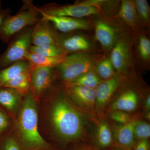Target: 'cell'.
<instances>
[{"label": "cell", "mask_w": 150, "mask_h": 150, "mask_svg": "<svg viewBox=\"0 0 150 150\" xmlns=\"http://www.w3.org/2000/svg\"><path fill=\"white\" fill-rule=\"evenodd\" d=\"M95 123L73 104L64 84L53 86L38 102L40 134L58 149L89 141Z\"/></svg>", "instance_id": "6da1fadb"}, {"label": "cell", "mask_w": 150, "mask_h": 150, "mask_svg": "<svg viewBox=\"0 0 150 150\" xmlns=\"http://www.w3.org/2000/svg\"><path fill=\"white\" fill-rule=\"evenodd\" d=\"M12 133L23 150H60L44 139L38 126V102L31 92L24 96L14 120Z\"/></svg>", "instance_id": "7a4b0ae2"}, {"label": "cell", "mask_w": 150, "mask_h": 150, "mask_svg": "<svg viewBox=\"0 0 150 150\" xmlns=\"http://www.w3.org/2000/svg\"><path fill=\"white\" fill-rule=\"evenodd\" d=\"M37 7L32 1H23L22 6L14 16L6 17L0 26V39L8 43L11 39L26 28L34 26L40 19Z\"/></svg>", "instance_id": "3957f363"}, {"label": "cell", "mask_w": 150, "mask_h": 150, "mask_svg": "<svg viewBox=\"0 0 150 150\" xmlns=\"http://www.w3.org/2000/svg\"><path fill=\"white\" fill-rule=\"evenodd\" d=\"M97 59L87 53H78L67 55L57 67V74L63 83L68 82L93 69Z\"/></svg>", "instance_id": "277c9868"}, {"label": "cell", "mask_w": 150, "mask_h": 150, "mask_svg": "<svg viewBox=\"0 0 150 150\" xmlns=\"http://www.w3.org/2000/svg\"><path fill=\"white\" fill-rule=\"evenodd\" d=\"M33 27L26 28L11 39L8 43L6 50L0 55V70L25 59V55L32 46L31 35Z\"/></svg>", "instance_id": "5b68a950"}, {"label": "cell", "mask_w": 150, "mask_h": 150, "mask_svg": "<svg viewBox=\"0 0 150 150\" xmlns=\"http://www.w3.org/2000/svg\"><path fill=\"white\" fill-rule=\"evenodd\" d=\"M37 9L41 15L77 18L98 14L100 12L98 6L88 4L84 2L64 6H59L55 4H47L40 7H37Z\"/></svg>", "instance_id": "8992f818"}, {"label": "cell", "mask_w": 150, "mask_h": 150, "mask_svg": "<svg viewBox=\"0 0 150 150\" xmlns=\"http://www.w3.org/2000/svg\"><path fill=\"white\" fill-rule=\"evenodd\" d=\"M126 80V76L116 73L112 78L103 81L95 89L96 112L98 119L104 118L106 108Z\"/></svg>", "instance_id": "52a82bcc"}, {"label": "cell", "mask_w": 150, "mask_h": 150, "mask_svg": "<svg viewBox=\"0 0 150 150\" xmlns=\"http://www.w3.org/2000/svg\"><path fill=\"white\" fill-rule=\"evenodd\" d=\"M65 86L67 94L75 106L96 123L97 122L95 89L81 86Z\"/></svg>", "instance_id": "ba28073f"}, {"label": "cell", "mask_w": 150, "mask_h": 150, "mask_svg": "<svg viewBox=\"0 0 150 150\" xmlns=\"http://www.w3.org/2000/svg\"><path fill=\"white\" fill-rule=\"evenodd\" d=\"M56 68L43 67L32 70L30 76V92L39 102L54 85L58 77Z\"/></svg>", "instance_id": "9c48e42d"}, {"label": "cell", "mask_w": 150, "mask_h": 150, "mask_svg": "<svg viewBox=\"0 0 150 150\" xmlns=\"http://www.w3.org/2000/svg\"><path fill=\"white\" fill-rule=\"evenodd\" d=\"M144 99V97L135 89L129 88L125 90L112 100L105 110L104 118L107 112L113 110L133 114L141 113L137 111L142 108Z\"/></svg>", "instance_id": "30bf717a"}, {"label": "cell", "mask_w": 150, "mask_h": 150, "mask_svg": "<svg viewBox=\"0 0 150 150\" xmlns=\"http://www.w3.org/2000/svg\"><path fill=\"white\" fill-rule=\"evenodd\" d=\"M59 33L54 25L48 20L40 19L33 26L31 35L33 46L58 45Z\"/></svg>", "instance_id": "8fae6325"}, {"label": "cell", "mask_w": 150, "mask_h": 150, "mask_svg": "<svg viewBox=\"0 0 150 150\" xmlns=\"http://www.w3.org/2000/svg\"><path fill=\"white\" fill-rule=\"evenodd\" d=\"M109 58L117 74L126 76L131 59L129 41L125 37L118 39L112 49Z\"/></svg>", "instance_id": "7c38bea8"}, {"label": "cell", "mask_w": 150, "mask_h": 150, "mask_svg": "<svg viewBox=\"0 0 150 150\" xmlns=\"http://www.w3.org/2000/svg\"><path fill=\"white\" fill-rule=\"evenodd\" d=\"M89 142L100 150H107L115 146L111 124L106 118L98 119L95 123Z\"/></svg>", "instance_id": "4fadbf2b"}, {"label": "cell", "mask_w": 150, "mask_h": 150, "mask_svg": "<svg viewBox=\"0 0 150 150\" xmlns=\"http://www.w3.org/2000/svg\"><path fill=\"white\" fill-rule=\"evenodd\" d=\"M24 96L14 89L0 87V107L14 120L21 110Z\"/></svg>", "instance_id": "5bb4252c"}, {"label": "cell", "mask_w": 150, "mask_h": 150, "mask_svg": "<svg viewBox=\"0 0 150 150\" xmlns=\"http://www.w3.org/2000/svg\"><path fill=\"white\" fill-rule=\"evenodd\" d=\"M138 118L130 123L122 125L112 124L110 123L115 146L125 149L133 150L137 142L134 137V125L135 121Z\"/></svg>", "instance_id": "9a60e30c"}, {"label": "cell", "mask_w": 150, "mask_h": 150, "mask_svg": "<svg viewBox=\"0 0 150 150\" xmlns=\"http://www.w3.org/2000/svg\"><path fill=\"white\" fill-rule=\"evenodd\" d=\"M58 42V45L67 54L82 53V51L89 50L92 46L87 38L79 34L59 33Z\"/></svg>", "instance_id": "2e32d148"}, {"label": "cell", "mask_w": 150, "mask_h": 150, "mask_svg": "<svg viewBox=\"0 0 150 150\" xmlns=\"http://www.w3.org/2000/svg\"><path fill=\"white\" fill-rule=\"evenodd\" d=\"M41 15L43 18L51 21L56 29L63 33H69L79 30L88 29L90 27V24L88 21L81 18Z\"/></svg>", "instance_id": "e0dca14e"}, {"label": "cell", "mask_w": 150, "mask_h": 150, "mask_svg": "<svg viewBox=\"0 0 150 150\" xmlns=\"http://www.w3.org/2000/svg\"><path fill=\"white\" fill-rule=\"evenodd\" d=\"M95 29L96 38L103 48L106 51L112 49L118 39L117 29L103 20L96 22Z\"/></svg>", "instance_id": "ac0fdd59"}, {"label": "cell", "mask_w": 150, "mask_h": 150, "mask_svg": "<svg viewBox=\"0 0 150 150\" xmlns=\"http://www.w3.org/2000/svg\"><path fill=\"white\" fill-rule=\"evenodd\" d=\"M32 70L31 65L25 59L15 62L0 70V87L4 86L9 81L22 73Z\"/></svg>", "instance_id": "d6986e66"}, {"label": "cell", "mask_w": 150, "mask_h": 150, "mask_svg": "<svg viewBox=\"0 0 150 150\" xmlns=\"http://www.w3.org/2000/svg\"><path fill=\"white\" fill-rule=\"evenodd\" d=\"M67 55L56 57H47L28 51L25 55V59L30 63L32 70L43 67L56 68L64 61Z\"/></svg>", "instance_id": "ffe728a7"}, {"label": "cell", "mask_w": 150, "mask_h": 150, "mask_svg": "<svg viewBox=\"0 0 150 150\" xmlns=\"http://www.w3.org/2000/svg\"><path fill=\"white\" fill-rule=\"evenodd\" d=\"M119 16L123 21L132 28H138L141 25L135 10L133 1L129 0L122 1Z\"/></svg>", "instance_id": "44dd1931"}, {"label": "cell", "mask_w": 150, "mask_h": 150, "mask_svg": "<svg viewBox=\"0 0 150 150\" xmlns=\"http://www.w3.org/2000/svg\"><path fill=\"white\" fill-rule=\"evenodd\" d=\"M32 70L26 71L17 75L5 84L4 87L11 88L24 96L30 92V76Z\"/></svg>", "instance_id": "7402d4cb"}, {"label": "cell", "mask_w": 150, "mask_h": 150, "mask_svg": "<svg viewBox=\"0 0 150 150\" xmlns=\"http://www.w3.org/2000/svg\"><path fill=\"white\" fill-rule=\"evenodd\" d=\"M102 81L93 69L75 79L63 84L66 86H81L95 89Z\"/></svg>", "instance_id": "603a6c76"}, {"label": "cell", "mask_w": 150, "mask_h": 150, "mask_svg": "<svg viewBox=\"0 0 150 150\" xmlns=\"http://www.w3.org/2000/svg\"><path fill=\"white\" fill-rule=\"evenodd\" d=\"M29 52L47 57H56L68 55L58 45H45L41 46H31Z\"/></svg>", "instance_id": "cb8c5ba5"}, {"label": "cell", "mask_w": 150, "mask_h": 150, "mask_svg": "<svg viewBox=\"0 0 150 150\" xmlns=\"http://www.w3.org/2000/svg\"><path fill=\"white\" fill-rule=\"evenodd\" d=\"M142 118V113H128L119 110H113L106 113L104 118H108L114 124L122 125L130 123L137 118Z\"/></svg>", "instance_id": "d4e9b609"}, {"label": "cell", "mask_w": 150, "mask_h": 150, "mask_svg": "<svg viewBox=\"0 0 150 150\" xmlns=\"http://www.w3.org/2000/svg\"><path fill=\"white\" fill-rule=\"evenodd\" d=\"M133 2L140 24L148 26L150 22V8L147 1L136 0Z\"/></svg>", "instance_id": "484cf974"}, {"label": "cell", "mask_w": 150, "mask_h": 150, "mask_svg": "<svg viewBox=\"0 0 150 150\" xmlns=\"http://www.w3.org/2000/svg\"><path fill=\"white\" fill-rule=\"evenodd\" d=\"M134 137L137 142L142 140H149L150 124L149 122L139 118L135 121L134 127Z\"/></svg>", "instance_id": "4316f807"}, {"label": "cell", "mask_w": 150, "mask_h": 150, "mask_svg": "<svg viewBox=\"0 0 150 150\" xmlns=\"http://www.w3.org/2000/svg\"><path fill=\"white\" fill-rule=\"evenodd\" d=\"M95 69L96 73L103 81L112 78L116 74L110 58L105 59L100 62Z\"/></svg>", "instance_id": "83f0119b"}, {"label": "cell", "mask_w": 150, "mask_h": 150, "mask_svg": "<svg viewBox=\"0 0 150 150\" xmlns=\"http://www.w3.org/2000/svg\"><path fill=\"white\" fill-rule=\"evenodd\" d=\"M13 123V118L0 107V139L12 132Z\"/></svg>", "instance_id": "f1b7e54d"}, {"label": "cell", "mask_w": 150, "mask_h": 150, "mask_svg": "<svg viewBox=\"0 0 150 150\" xmlns=\"http://www.w3.org/2000/svg\"><path fill=\"white\" fill-rule=\"evenodd\" d=\"M138 48L139 55L142 61L146 63L149 62L150 40L146 35H140L138 41Z\"/></svg>", "instance_id": "f546056e"}, {"label": "cell", "mask_w": 150, "mask_h": 150, "mask_svg": "<svg viewBox=\"0 0 150 150\" xmlns=\"http://www.w3.org/2000/svg\"><path fill=\"white\" fill-rule=\"evenodd\" d=\"M0 150H23L12 132L0 139Z\"/></svg>", "instance_id": "4dcf8cb0"}, {"label": "cell", "mask_w": 150, "mask_h": 150, "mask_svg": "<svg viewBox=\"0 0 150 150\" xmlns=\"http://www.w3.org/2000/svg\"><path fill=\"white\" fill-rule=\"evenodd\" d=\"M64 150H100L95 147L89 141L74 143L68 146Z\"/></svg>", "instance_id": "1f68e13d"}, {"label": "cell", "mask_w": 150, "mask_h": 150, "mask_svg": "<svg viewBox=\"0 0 150 150\" xmlns=\"http://www.w3.org/2000/svg\"><path fill=\"white\" fill-rule=\"evenodd\" d=\"M149 140H145L137 142L133 150H150Z\"/></svg>", "instance_id": "d6a6232c"}, {"label": "cell", "mask_w": 150, "mask_h": 150, "mask_svg": "<svg viewBox=\"0 0 150 150\" xmlns=\"http://www.w3.org/2000/svg\"><path fill=\"white\" fill-rule=\"evenodd\" d=\"M11 11L10 8H3L1 2L0 1V26L6 17L11 15Z\"/></svg>", "instance_id": "836d02e7"}, {"label": "cell", "mask_w": 150, "mask_h": 150, "mask_svg": "<svg viewBox=\"0 0 150 150\" xmlns=\"http://www.w3.org/2000/svg\"><path fill=\"white\" fill-rule=\"evenodd\" d=\"M107 150H128L125 149L123 148L117 146H114L110 148Z\"/></svg>", "instance_id": "e575fe53"}]
</instances>
